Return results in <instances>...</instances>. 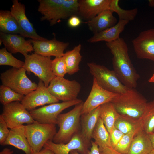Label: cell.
Instances as JSON below:
<instances>
[{"instance_id": "cell-42", "label": "cell", "mask_w": 154, "mask_h": 154, "mask_svg": "<svg viewBox=\"0 0 154 154\" xmlns=\"http://www.w3.org/2000/svg\"><path fill=\"white\" fill-rule=\"evenodd\" d=\"M153 149H154V133L149 134Z\"/></svg>"}, {"instance_id": "cell-31", "label": "cell", "mask_w": 154, "mask_h": 154, "mask_svg": "<svg viewBox=\"0 0 154 154\" xmlns=\"http://www.w3.org/2000/svg\"><path fill=\"white\" fill-rule=\"evenodd\" d=\"M119 0H111L110 9L113 12L116 13L119 17V20L129 22L134 20L138 13L137 8L130 10H125L120 7L119 5Z\"/></svg>"}, {"instance_id": "cell-3", "label": "cell", "mask_w": 154, "mask_h": 154, "mask_svg": "<svg viewBox=\"0 0 154 154\" xmlns=\"http://www.w3.org/2000/svg\"><path fill=\"white\" fill-rule=\"evenodd\" d=\"M111 102L120 115L135 119H140L147 103L141 94L131 88L118 94Z\"/></svg>"}, {"instance_id": "cell-6", "label": "cell", "mask_w": 154, "mask_h": 154, "mask_svg": "<svg viewBox=\"0 0 154 154\" xmlns=\"http://www.w3.org/2000/svg\"><path fill=\"white\" fill-rule=\"evenodd\" d=\"M87 65L90 74L103 88L117 94L123 93L128 89V88L121 82L114 70L94 62L88 63Z\"/></svg>"}, {"instance_id": "cell-16", "label": "cell", "mask_w": 154, "mask_h": 154, "mask_svg": "<svg viewBox=\"0 0 154 154\" xmlns=\"http://www.w3.org/2000/svg\"><path fill=\"white\" fill-rule=\"evenodd\" d=\"M89 146L83 140L79 131L67 143H56L49 140L43 148L51 150L54 154H69L74 150H76L81 154H88Z\"/></svg>"}, {"instance_id": "cell-23", "label": "cell", "mask_w": 154, "mask_h": 154, "mask_svg": "<svg viewBox=\"0 0 154 154\" xmlns=\"http://www.w3.org/2000/svg\"><path fill=\"white\" fill-rule=\"evenodd\" d=\"M128 22L126 21L119 20L118 22L114 26L94 34L88 40V42L90 43H94L102 41L106 42L114 41L119 38L120 34L123 31Z\"/></svg>"}, {"instance_id": "cell-47", "label": "cell", "mask_w": 154, "mask_h": 154, "mask_svg": "<svg viewBox=\"0 0 154 154\" xmlns=\"http://www.w3.org/2000/svg\"><path fill=\"white\" fill-rule=\"evenodd\" d=\"M153 132L154 133V129H153Z\"/></svg>"}, {"instance_id": "cell-13", "label": "cell", "mask_w": 154, "mask_h": 154, "mask_svg": "<svg viewBox=\"0 0 154 154\" xmlns=\"http://www.w3.org/2000/svg\"><path fill=\"white\" fill-rule=\"evenodd\" d=\"M118 94L108 91L100 86L93 78L90 92L83 102L81 115L87 113L107 102H111Z\"/></svg>"}, {"instance_id": "cell-39", "label": "cell", "mask_w": 154, "mask_h": 154, "mask_svg": "<svg viewBox=\"0 0 154 154\" xmlns=\"http://www.w3.org/2000/svg\"><path fill=\"white\" fill-rule=\"evenodd\" d=\"M100 154H122L118 152L112 147H98Z\"/></svg>"}, {"instance_id": "cell-8", "label": "cell", "mask_w": 154, "mask_h": 154, "mask_svg": "<svg viewBox=\"0 0 154 154\" xmlns=\"http://www.w3.org/2000/svg\"><path fill=\"white\" fill-rule=\"evenodd\" d=\"M23 68L26 71L34 73L42 80L47 87L55 76L52 69V61L50 57H45L35 53L27 54Z\"/></svg>"}, {"instance_id": "cell-12", "label": "cell", "mask_w": 154, "mask_h": 154, "mask_svg": "<svg viewBox=\"0 0 154 154\" xmlns=\"http://www.w3.org/2000/svg\"><path fill=\"white\" fill-rule=\"evenodd\" d=\"M59 101L50 93L43 82L40 80L36 89L24 96L21 103L30 111L37 107L57 103Z\"/></svg>"}, {"instance_id": "cell-15", "label": "cell", "mask_w": 154, "mask_h": 154, "mask_svg": "<svg viewBox=\"0 0 154 154\" xmlns=\"http://www.w3.org/2000/svg\"><path fill=\"white\" fill-rule=\"evenodd\" d=\"M12 1L13 4L10 11L17 20L22 32L23 37L35 40H47V39L40 36L36 33L32 24L26 16L24 5L18 0H13Z\"/></svg>"}, {"instance_id": "cell-19", "label": "cell", "mask_w": 154, "mask_h": 154, "mask_svg": "<svg viewBox=\"0 0 154 154\" xmlns=\"http://www.w3.org/2000/svg\"><path fill=\"white\" fill-rule=\"evenodd\" d=\"M111 0H79L78 15L87 21L110 9Z\"/></svg>"}, {"instance_id": "cell-11", "label": "cell", "mask_w": 154, "mask_h": 154, "mask_svg": "<svg viewBox=\"0 0 154 154\" xmlns=\"http://www.w3.org/2000/svg\"><path fill=\"white\" fill-rule=\"evenodd\" d=\"M0 116L10 129L24 124H30L35 121L29 112L21 102L17 101L3 105V112Z\"/></svg>"}, {"instance_id": "cell-30", "label": "cell", "mask_w": 154, "mask_h": 154, "mask_svg": "<svg viewBox=\"0 0 154 154\" xmlns=\"http://www.w3.org/2000/svg\"><path fill=\"white\" fill-rule=\"evenodd\" d=\"M114 126L125 134L138 128H142V124L140 119H135L120 115L116 121Z\"/></svg>"}, {"instance_id": "cell-37", "label": "cell", "mask_w": 154, "mask_h": 154, "mask_svg": "<svg viewBox=\"0 0 154 154\" xmlns=\"http://www.w3.org/2000/svg\"><path fill=\"white\" fill-rule=\"evenodd\" d=\"M8 128L6 123L0 116V144L1 145L8 136L10 131Z\"/></svg>"}, {"instance_id": "cell-26", "label": "cell", "mask_w": 154, "mask_h": 154, "mask_svg": "<svg viewBox=\"0 0 154 154\" xmlns=\"http://www.w3.org/2000/svg\"><path fill=\"white\" fill-rule=\"evenodd\" d=\"M120 115L111 102L100 106L99 117L102 120L109 133L114 127L115 122Z\"/></svg>"}, {"instance_id": "cell-18", "label": "cell", "mask_w": 154, "mask_h": 154, "mask_svg": "<svg viewBox=\"0 0 154 154\" xmlns=\"http://www.w3.org/2000/svg\"><path fill=\"white\" fill-rule=\"evenodd\" d=\"M0 40L5 48L11 53H19L25 56L28 52L34 51L32 44L29 40H26L21 35L0 32Z\"/></svg>"}, {"instance_id": "cell-32", "label": "cell", "mask_w": 154, "mask_h": 154, "mask_svg": "<svg viewBox=\"0 0 154 154\" xmlns=\"http://www.w3.org/2000/svg\"><path fill=\"white\" fill-rule=\"evenodd\" d=\"M24 96L7 86L2 84L0 86V101L3 105L13 102L21 101Z\"/></svg>"}, {"instance_id": "cell-22", "label": "cell", "mask_w": 154, "mask_h": 154, "mask_svg": "<svg viewBox=\"0 0 154 154\" xmlns=\"http://www.w3.org/2000/svg\"><path fill=\"white\" fill-rule=\"evenodd\" d=\"M100 106L81 115L82 129L80 133L83 140L89 145L91 143L92 133L99 117Z\"/></svg>"}, {"instance_id": "cell-4", "label": "cell", "mask_w": 154, "mask_h": 154, "mask_svg": "<svg viewBox=\"0 0 154 154\" xmlns=\"http://www.w3.org/2000/svg\"><path fill=\"white\" fill-rule=\"evenodd\" d=\"M83 102L75 106L68 112L58 116L57 124L59 128L52 141L56 143H66L73 136L79 132L80 117Z\"/></svg>"}, {"instance_id": "cell-27", "label": "cell", "mask_w": 154, "mask_h": 154, "mask_svg": "<svg viewBox=\"0 0 154 154\" xmlns=\"http://www.w3.org/2000/svg\"><path fill=\"white\" fill-rule=\"evenodd\" d=\"M81 47V45L78 44L72 50L66 52L63 56L66 65L67 73L69 75L73 74L80 70L79 64L82 59L80 53Z\"/></svg>"}, {"instance_id": "cell-20", "label": "cell", "mask_w": 154, "mask_h": 154, "mask_svg": "<svg viewBox=\"0 0 154 154\" xmlns=\"http://www.w3.org/2000/svg\"><path fill=\"white\" fill-rule=\"evenodd\" d=\"M10 145L30 154L32 151L26 138L25 125H22L10 129L8 137L2 146Z\"/></svg>"}, {"instance_id": "cell-46", "label": "cell", "mask_w": 154, "mask_h": 154, "mask_svg": "<svg viewBox=\"0 0 154 154\" xmlns=\"http://www.w3.org/2000/svg\"><path fill=\"white\" fill-rule=\"evenodd\" d=\"M148 154H154V149H153Z\"/></svg>"}, {"instance_id": "cell-1", "label": "cell", "mask_w": 154, "mask_h": 154, "mask_svg": "<svg viewBox=\"0 0 154 154\" xmlns=\"http://www.w3.org/2000/svg\"><path fill=\"white\" fill-rule=\"evenodd\" d=\"M106 44L113 56L114 71L119 80L128 88H136L140 76L131 62L124 39L119 37L114 41L106 42Z\"/></svg>"}, {"instance_id": "cell-36", "label": "cell", "mask_w": 154, "mask_h": 154, "mask_svg": "<svg viewBox=\"0 0 154 154\" xmlns=\"http://www.w3.org/2000/svg\"><path fill=\"white\" fill-rule=\"evenodd\" d=\"M111 145L114 149L124 135L115 126L109 133Z\"/></svg>"}, {"instance_id": "cell-5", "label": "cell", "mask_w": 154, "mask_h": 154, "mask_svg": "<svg viewBox=\"0 0 154 154\" xmlns=\"http://www.w3.org/2000/svg\"><path fill=\"white\" fill-rule=\"evenodd\" d=\"M26 138L32 151H40L48 141H52L57 133L55 125L43 124L36 121L25 125Z\"/></svg>"}, {"instance_id": "cell-7", "label": "cell", "mask_w": 154, "mask_h": 154, "mask_svg": "<svg viewBox=\"0 0 154 154\" xmlns=\"http://www.w3.org/2000/svg\"><path fill=\"white\" fill-rule=\"evenodd\" d=\"M27 71L23 67L13 68L1 74L2 84L16 92L26 96L37 88L38 84L28 77Z\"/></svg>"}, {"instance_id": "cell-38", "label": "cell", "mask_w": 154, "mask_h": 154, "mask_svg": "<svg viewBox=\"0 0 154 154\" xmlns=\"http://www.w3.org/2000/svg\"><path fill=\"white\" fill-rule=\"evenodd\" d=\"M81 23V18L77 15H74L68 19L67 24L70 27L74 28L80 26Z\"/></svg>"}, {"instance_id": "cell-43", "label": "cell", "mask_w": 154, "mask_h": 154, "mask_svg": "<svg viewBox=\"0 0 154 154\" xmlns=\"http://www.w3.org/2000/svg\"><path fill=\"white\" fill-rule=\"evenodd\" d=\"M149 2V5L151 7H154V0H149L148 1Z\"/></svg>"}, {"instance_id": "cell-29", "label": "cell", "mask_w": 154, "mask_h": 154, "mask_svg": "<svg viewBox=\"0 0 154 154\" xmlns=\"http://www.w3.org/2000/svg\"><path fill=\"white\" fill-rule=\"evenodd\" d=\"M140 119L142 130L149 134L153 133L154 129V99L147 102Z\"/></svg>"}, {"instance_id": "cell-10", "label": "cell", "mask_w": 154, "mask_h": 154, "mask_svg": "<svg viewBox=\"0 0 154 154\" xmlns=\"http://www.w3.org/2000/svg\"><path fill=\"white\" fill-rule=\"evenodd\" d=\"M83 102L80 99L50 104L30 111L33 120L39 123L56 125L58 116L64 110Z\"/></svg>"}, {"instance_id": "cell-44", "label": "cell", "mask_w": 154, "mask_h": 154, "mask_svg": "<svg viewBox=\"0 0 154 154\" xmlns=\"http://www.w3.org/2000/svg\"><path fill=\"white\" fill-rule=\"evenodd\" d=\"M148 82H154V74L149 79Z\"/></svg>"}, {"instance_id": "cell-41", "label": "cell", "mask_w": 154, "mask_h": 154, "mask_svg": "<svg viewBox=\"0 0 154 154\" xmlns=\"http://www.w3.org/2000/svg\"><path fill=\"white\" fill-rule=\"evenodd\" d=\"M13 151L10 149L5 148L0 152V154H13Z\"/></svg>"}, {"instance_id": "cell-40", "label": "cell", "mask_w": 154, "mask_h": 154, "mask_svg": "<svg viewBox=\"0 0 154 154\" xmlns=\"http://www.w3.org/2000/svg\"><path fill=\"white\" fill-rule=\"evenodd\" d=\"M30 154H54L51 150L44 148L40 151L37 152H33Z\"/></svg>"}, {"instance_id": "cell-2", "label": "cell", "mask_w": 154, "mask_h": 154, "mask_svg": "<svg viewBox=\"0 0 154 154\" xmlns=\"http://www.w3.org/2000/svg\"><path fill=\"white\" fill-rule=\"evenodd\" d=\"M38 11L42 15L41 20L48 21L51 26L61 19L77 15L78 0H39Z\"/></svg>"}, {"instance_id": "cell-35", "label": "cell", "mask_w": 154, "mask_h": 154, "mask_svg": "<svg viewBox=\"0 0 154 154\" xmlns=\"http://www.w3.org/2000/svg\"><path fill=\"white\" fill-rule=\"evenodd\" d=\"M52 69L55 76L64 77L67 73V68L65 60L63 56L55 57L52 61Z\"/></svg>"}, {"instance_id": "cell-9", "label": "cell", "mask_w": 154, "mask_h": 154, "mask_svg": "<svg viewBox=\"0 0 154 154\" xmlns=\"http://www.w3.org/2000/svg\"><path fill=\"white\" fill-rule=\"evenodd\" d=\"M47 88L52 96L59 100L65 102L77 99L81 86L76 80H70L64 77L55 76Z\"/></svg>"}, {"instance_id": "cell-14", "label": "cell", "mask_w": 154, "mask_h": 154, "mask_svg": "<svg viewBox=\"0 0 154 154\" xmlns=\"http://www.w3.org/2000/svg\"><path fill=\"white\" fill-rule=\"evenodd\" d=\"M132 42L138 58L154 62V29L141 32Z\"/></svg>"}, {"instance_id": "cell-45", "label": "cell", "mask_w": 154, "mask_h": 154, "mask_svg": "<svg viewBox=\"0 0 154 154\" xmlns=\"http://www.w3.org/2000/svg\"><path fill=\"white\" fill-rule=\"evenodd\" d=\"M70 154H79V152L76 150H74L72 151Z\"/></svg>"}, {"instance_id": "cell-17", "label": "cell", "mask_w": 154, "mask_h": 154, "mask_svg": "<svg viewBox=\"0 0 154 154\" xmlns=\"http://www.w3.org/2000/svg\"><path fill=\"white\" fill-rule=\"evenodd\" d=\"M35 53L45 57L54 56L55 57L62 56L64 51L69 45L68 42H61L55 37L45 41L30 39Z\"/></svg>"}, {"instance_id": "cell-33", "label": "cell", "mask_w": 154, "mask_h": 154, "mask_svg": "<svg viewBox=\"0 0 154 154\" xmlns=\"http://www.w3.org/2000/svg\"><path fill=\"white\" fill-rule=\"evenodd\" d=\"M24 64L25 62L15 58L5 47L0 49V65L9 66L20 68H23Z\"/></svg>"}, {"instance_id": "cell-25", "label": "cell", "mask_w": 154, "mask_h": 154, "mask_svg": "<svg viewBox=\"0 0 154 154\" xmlns=\"http://www.w3.org/2000/svg\"><path fill=\"white\" fill-rule=\"evenodd\" d=\"M0 32L9 34H19L23 37L19 24L10 11H0Z\"/></svg>"}, {"instance_id": "cell-21", "label": "cell", "mask_w": 154, "mask_h": 154, "mask_svg": "<svg viewBox=\"0 0 154 154\" xmlns=\"http://www.w3.org/2000/svg\"><path fill=\"white\" fill-rule=\"evenodd\" d=\"M110 9L104 11L86 23L89 29L94 34L101 32L117 23V18Z\"/></svg>"}, {"instance_id": "cell-34", "label": "cell", "mask_w": 154, "mask_h": 154, "mask_svg": "<svg viewBox=\"0 0 154 154\" xmlns=\"http://www.w3.org/2000/svg\"><path fill=\"white\" fill-rule=\"evenodd\" d=\"M141 129H142V128L139 127L124 134L114 149L120 153L127 154L133 139Z\"/></svg>"}, {"instance_id": "cell-24", "label": "cell", "mask_w": 154, "mask_h": 154, "mask_svg": "<svg viewBox=\"0 0 154 154\" xmlns=\"http://www.w3.org/2000/svg\"><path fill=\"white\" fill-rule=\"evenodd\" d=\"M153 149L149 134L141 129L133 139L127 154H148Z\"/></svg>"}, {"instance_id": "cell-28", "label": "cell", "mask_w": 154, "mask_h": 154, "mask_svg": "<svg viewBox=\"0 0 154 154\" xmlns=\"http://www.w3.org/2000/svg\"><path fill=\"white\" fill-rule=\"evenodd\" d=\"M92 138L94 140V142L98 147H112L110 141L109 133L100 117L93 131Z\"/></svg>"}]
</instances>
